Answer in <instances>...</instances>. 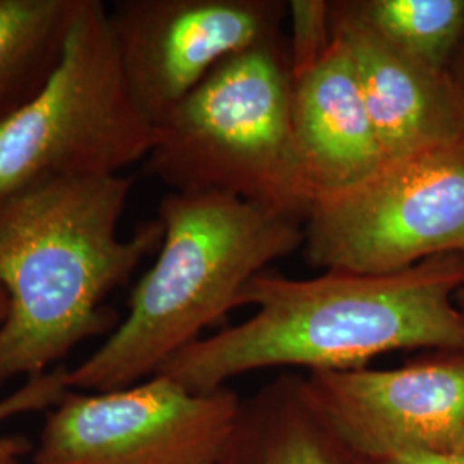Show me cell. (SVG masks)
I'll use <instances>...</instances> for the list:
<instances>
[{
  "instance_id": "obj_1",
  "label": "cell",
  "mask_w": 464,
  "mask_h": 464,
  "mask_svg": "<svg viewBox=\"0 0 464 464\" xmlns=\"http://www.w3.org/2000/svg\"><path fill=\"white\" fill-rule=\"evenodd\" d=\"M463 287V253L382 276L262 272L239 298V306L256 308L248 320L199 337L159 373L205 394L266 368L354 370L402 349H463L464 310L456 303Z\"/></svg>"
},
{
  "instance_id": "obj_2",
  "label": "cell",
  "mask_w": 464,
  "mask_h": 464,
  "mask_svg": "<svg viewBox=\"0 0 464 464\" xmlns=\"http://www.w3.org/2000/svg\"><path fill=\"white\" fill-rule=\"evenodd\" d=\"M131 176L63 179L0 199V387L49 372L90 337L111 334L117 315L103 299L160 248L151 220L121 237Z\"/></svg>"
},
{
  "instance_id": "obj_3",
  "label": "cell",
  "mask_w": 464,
  "mask_h": 464,
  "mask_svg": "<svg viewBox=\"0 0 464 464\" xmlns=\"http://www.w3.org/2000/svg\"><path fill=\"white\" fill-rule=\"evenodd\" d=\"M157 220L162 243L134 285L130 312L67 387L105 392L157 375L234 308L255 276L303 248V222L226 193L170 191Z\"/></svg>"
},
{
  "instance_id": "obj_4",
  "label": "cell",
  "mask_w": 464,
  "mask_h": 464,
  "mask_svg": "<svg viewBox=\"0 0 464 464\" xmlns=\"http://www.w3.org/2000/svg\"><path fill=\"white\" fill-rule=\"evenodd\" d=\"M155 133L145 170L172 191L226 193L303 224L310 216L282 36L220 63Z\"/></svg>"
},
{
  "instance_id": "obj_5",
  "label": "cell",
  "mask_w": 464,
  "mask_h": 464,
  "mask_svg": "<svg viewBox=\"0 0 464 464\" xmlns=\"http://www.w3.org/2000/svg\"><path fill=\"white\" fill-rule=\"evenodd\" d=\"M155 136L128 83L109 5L82 0L49 82L0 124V199L50 181L119 176L147 160Z\"/></svg>"
},
{
  "instance_id": "obj_6",
  "label": "cell",
  "mask_w": 464,
  "mask_h": 464,
  "mask_svg": "<svg viewBox=\"0 0 464 464\" xmlns=\"http://www.w3.org/2000/svg\"><path fill=\"white\" fill-rule=\"evenodd\" d=\"M303 231L304 258L325 272L382 276L464 255V140L385 160L315 201Z\"/></svg>"
},
{
  "instance_id": "obj_7",
  "label": "cell",
  "mask_w": 464,
  "mask_h": 464,
  "mask_svg": "<svg viewBox=\"0 0 464 464\" xmlns=\"http://www.w3.org/2000/svg\"><path fill=\"white\" fill-rule=\"evenodd\" d=\"M241 401L191 392L166 375L105 392H67L47 418L34 464H222Z\"/></svg>"
},
{
  "instance_id": "obj_8",
  "label": "cell",
  "mask_w": 464,
  "mask_h": 464,
  "mask_svg": "<svg viewBox=\"0 0 464 464\" xmlns=\"http://www.w3.org/2000/svg\"><path fill=\"white\" fill-rule=\"evenodd\" d=\"M304 389L356 459L464 454V348L389 370L308 372Z\"/></svg>"
},
{
  "instance_id": "obj_9",
  "label": "cell",
  "mask_w": 464,
  "mask_h": 464,
  "mask_svg": "<svg viewBox=\"0 0 464 464\" xmlns=\"http://www.w3.org/2000/svg\"><path fill=\"white\" fill-rule=\"evenodd\" d=\"M284 0H116L109 19L134 99L157 126L220 63L282 36Z\"/></svg>"
},
{
  "instance_id": "obj_10",
  "label": "cell",
  "mask_w": 464,
  "mask_h": 464,
  "mask_svg": "<svg viewBox=\"0 0 464 464\" xmlns=\"http://www.w3.org/2000/svg\"><path fill=\"white\" fill-rule=\"evenodd\" d=\"M332 34L343 40L385 160L464 140L446 72L413 61L341 13L331 2Z\"/></svg>"
},
{
  "instance_id": "obj_11",
  "label": "cell",
  "mask_w": 464,
  "mask_h": 464,
  "mask_svg": "<svg viewBox=\"0 0 464 464\" xmlns=\"http://www.w3.org/2000/svg\"><path fill=\"white\" fill-rule=\"evenodd\" d=\"M293 126L315 201L365 181L385 162L353 59L335 34L324 59L293 80Z\"/></svg>"
},
{
  "instance_id": "obj_12",
  "label": "cell",
  "mask_w": 464,
  "mask_h": 464,
  "mask_svg": "<svg viewBox=\"0 0 464 464\" xmlns=\"http://www.w3.org/2000/svg\"><path fill=\"white\" fill-rule=\"evenodd\" d=\"M316 413L304 377L284 373L241 401L237 423L222 464H349Z\"/></svg>"
},
{
  "instance_id": "obj_13",
  "label": "cell",
  "mask_w": 464,
  "mask_h": 464,
  "mask_svg": "<svg viewBox=\"0 0 464 464\" xmlns=\"http://www.w3.org/2000/svg\"><path fill=\"white\" fill-rule=\"evenodd\" d=\"M82 0H0V124L26 107L59 64Z\"/></svg>"
},
{
  "instance_id": "obj_14",
  "label": "cell",
  "mask_w": 464,
  "mask_h": 464,
  "mask_svg": "<svg viewBox=\"0 0 464 464\" xmlns=\"http://www.w3.org/2000/svg\"><path fill=\"white\" fill-rule=\"evenodd\" d=\"M392 49L446 72L464 40V0H335Z\"/></svg>"
},
{
  "instance_id": "obj_15",
  "label": "cell",
  "mask_w": 464,
  "mask_h": 464,
  "mask_svg": "<svg viewBox=\"0 0 464 464\" xmlns=\"http://www.w3.org/2000/svg\"><path fill=\"white\" fill-rule=\"evenodd\" d=\"M291 17V38L287 57L293 80L308 72L324 59L334 40L329 0H291L287 2Z\"/></svg>"
},
{
  "instance_id": "obj_16",
  "label": "cell",
  "mask_w": 464,
  "mask_h": 464,
  "mask_svg": "<svg viewBox=\"0 0 464 464\" xmlns=\"http://www.w3.org/2000/svg\"><path fill=\"white\" fill-rule=\"evenodd\" d=\"M67 368L59 366L42 375H34L16 389L13 394L0 399V427L19 415L55 408L71 391L66 382ZM28 444L21 439L0 437V461L19 458Z\"/></svg>"
},
{
  "instance_id": "obj_17",
  "label": "cell",
  "mask_w": 464,
  "mask_h": 464,
  "mask_svg": "<svg viewBox=\"0 0 464 464\" xmlns=\"http://www.w3.org/2000/svg\"><path fill=\"white\" fill-rule=\"evenodd\" d=\"M349 464H464V454H408L381 459H356L351 456Z\"/></svg>"
},
{
  "instance_id": "obj_18",
  "label": "cell",
  "mask_w": 464,
  "mask_h": 464,
  "mask_svg": "<svg viewBox=\"0 0 464 464\" xmlns=\"http://www.w3.org/2000/svg\"><path fill=\"white\" fill-rule=\"evenodd\" d=\"M446 76H448V82L450 84V90H452V95L456 100V105H458L464 126V40L463 44L459 45V49L456 50L454 57L450 59L448 69H446Z\"/></svg>"
},
{
  "instance_id": "obj_19",
  "label": "cell",
  "mask_w": 464,
  "mask_h": 464,
  "mask_svg": "<svg viewBox=\"0 0 464 464\" xmlns=\"http://www.w3.org/2000/svg\"><path fill=\"white\" fill-rule=\"evenodd\" d=\"M7 308H9V299H7L5 291L0 287V324L5 320V315H7Z\"/></svg>"
},
{
  "instance_id": "obj_20",
  "label": "cell",
  "mask_w": 464,
  "mask_h": 464,
  "mask_svg": "<svg viewBox=\"0 0 464 464\" xmlns=\"http://www.w3.org/2000/svg\"><path fill=\"white\" fill-rule=\"evenodd\" d=\"M456 301H458V306H459L461 310H464V287L456 295Z\"/></svg>"
},
{
  "instance_id": "obj_21",
  "label": "cell",
  "mask_w": 464,
  "mask_h": 464,
  "mask_svg": "<svg viewBox=\"0 0 464 464\" xmlns=\"http://www.w3.org/2000/svg\"><path fill=\"white\" fill-rule=\"evenodd\" d=\"M0 464H19V463H17V458H11V459H4V461H0Z\"/></svg>"
}]
</instances>
